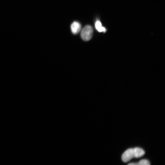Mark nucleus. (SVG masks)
Instances as JSON below:
<instances>
[{
    "label": "nucleus",
    "instance_id": "3",
    "mask_svg": "<svg viewBox=\"0 0 165 165\" xmlns=\"http://www.w3.org/2000/svg\"><path fill=\"white\" fill-rule=\"evenodd\" d=\"M81 27V25L77 21H74L71 25V31L73 34H77L80 31Z\"/></svg>",
    "mask_w": 165,
    "mask_h": 165
},
{
    "label": "nucleus",
    "instance_id": "7",
    "mask_svg": "<svg viewBox=\"0 0 165 165\" xmlns=\"http://www.w3.org/2000/svg\"><path fill=\"white\" fill-rule=\"evenodd\" d=\"M128 165H138V163H130L128 164Z\"/></svg>",
    "mask_w": 165,
    "mask_h": 165
},
{
    "label": "nucleus",
    "instance_id": "4",
    "mask_svg": "<svg viewBox=\"0 0 165 165\" xmlns=\"http://www.w3.org/2000/svg\"><path fill=\"white\" fill-rule=\"evenodd\" d=\"M134 157L139 158L144 155L145 151L142 148L136 147L133 148Z\"/></svg>",
    "mask_w": 165,
    "mask_h": 165
},
{
    "label": "nucleus",
    "instance_id": "5",
    "mask_svg": "<svg viewBox=\"0 0 165 165\" xmlns=\"http://www.w3.org/2000/svg\"><path fill=\"white\" fill-rule=\"evenodd\" d=\"M95 26L96 29L97 30L100 32H105L106 31V29L104 27L102 26V24L101 22L99 21H96Z\"/></svg>",
    "mask_w": 165,
    "mask_h": 165
},
{
    "label": "nucleus",
    "instance_id": "1",
    "mask_svg": "<svg viewBox=\"0 0 165 165\" xmlns=\"http://www.w3.org/2000/svg\"><path fill=\"white\" fill-rule=\"evenodd\" d=\"M93 32L92 27L90 25L85 26L82 30L81 36L85 41L90 40L92 38Z\"/></svg>",
    "mask_w": 165,
    "mask_h": 165
},
{
    "label": "nucleus",
    "instance_id": "2",
    "mask_svg": "<svg viewBox=\"0 0 165 165\" xmlns=\"http://www.w3.org/2000/svg\"><path fill=\"white\" fill-rule=\"evenodd\" d=\"M134 157L133 148H129L126 150L123 154L122 159L124 162H128Z\"/></svg>",
    "mask_w": 165,
    "mask_h": 165
},
{
    "label": "nucleus",
    "instance_id": "6",
    "mask_svg": "<svg viewBox=\"0 0 165 165\" xmlns=\"http://www.w3.org/2000/svg\"><path fill=\"white\" fill-rule=\"evenodd\" d=\"M138 165H149L150 163L149 161L146 160H142L138 163Z\"/></svg>",
    "mask_w": 165,
    "mask_h": 165
}]
</instances>
